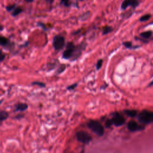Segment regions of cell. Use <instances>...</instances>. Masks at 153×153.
<instances>
[{"label": "cell", "instance_id": "9c48e42d", "mask_svg": "<svg viewBox=\"0 0 153 153\" xmlns=\"http://www.w3.org/2000/svg\"><path fill=\"white\" fill-rule=\"evenodd\" d=\"M28 108V106L25 103H18L15 105L16 111L23 112L26 111Z\"/></svg>", "mask_w": 153, "mask_h": 153}, {"label": "cell", "instance_id": "603a6c76", "mask_svg": "<svg viewBox=\"0 0 153 153\" xmlns=\"http://www.w3.org/2000/svg\"><path fill=\"white\" fill-rule=\"evenodd\" d=\"M37 25L39 26L40 27H41L43 30H44V31H47L48 30V29L46 26V25L45 24H44L42 23H40V22H38L37 23Z\"/></svg>", "mask_w": 153, "mask_h": 153}, {"label": "cell", "instance_id": "2e32d148", "mask_svg": "<svg viewBox=\"0 0 153 153\" xmlns=\"http://www.w3.org/2000/svg\"><path fill=\"white\" fill-rule=\"evenodd\" d=\"M113 29L112 27L110 26H105L103 28V30H102V34L103 35H106L109 33H110L113 31Z\"/></svg>", "mask_w": 153, "mask_h": 153}, {"label": "cell", "instance_id": "30bf717a", "mask_svg": "<svg viewBox=\"0 0 153 153\" xmlns=\"http://www.w3.org/2000/svg\"><path fill=\"white\" fill-rule=\"evenodd\" d=\"M152 31H147L141 32L140 35L145 40H148L152 37Z\"/></svg>", "mask_w": 153, "mask_h": 153}, {"label": "cell", "instance_id": "3957f363", "mask_svg": "<svg viewBox=\"0 0 153 153\" xmlns=\"http://www.w3.org/2000/svg\"><path fill=\"white\" fill-rule=\"evenodd\" d=\"M137 120L140 123L148 125L153 121V113L148 110H144L140 113L137 116Z\"/></svg>", "mask_w": 153, "mask_h": 153}, {"label": "cell", "instance_id": "5b68a950", "mask_svg": "<svg viewBox=\"0 0 153 153\" xmlns=\"http://www.w3.org/2000/svg\"><path fill=\"white\" fill-rule=\"evenodd\" d=\"M75 136L78 141L84 144H87L90 142L92 138L90 135L84 131H79L75 134Z\"/></svg>", "mask_w": 153, "mask_h": 153}, {"label": "cell", "instance_id": "8fae6325", "mask_svg": "<svg viewBox=\"0 0 153 153\" xmlns=\"http://www.w3.org/2000/svg\"><path fill=\"white\" fill-rule=\"evenodd\" d=\"M10 40L3 36H0V46H7L9 44Z\"/></svg>", "mask_w": 153, "mask_h": 153}, {"label": "cell", "instance_id": "ac0fdd59", "mask_svg": "<svg viewBox=\"0 0 153 153\" xmlns=\"http://www.w3.org/2000/svg\"><path fill=\"white\" fill-rule=\"evenodd\" d=\"M151 18V15L150 14H145V15H144L142 16H141L140 19V22H145V21H147L148 20H150Z\"/></svg>", "mask_w": 153, "mask_h": 153}, {"label": "cell", "instance_id": "d6986e66", "mask_svg": "<svg viewBox=\"0 0 153 153\" xmlns=\"http://www.w3.org/2000/svg\"><path fill=\"white\" fill-rule=\"evenodd\" d=\"M60 4L62 5H63L64 7H68L71 5V3L70 0H61Z\"/></svg>", "mask_w": 153, "mask_h": 153}, {"label": "cell", "instance_id": "7a4b0ae2", "mask_svg": "<svg viewBox=\"0 0 153 153\" xmlns=\"http://www.w3.org/2000/svg\"><path fill=\"white\" fill-rule=\"evenodd\" d=\"M87 126L91 130L99 136L104 135V128L99 121L93 120H90L87 123Z\"/></svg>", "mask_w": 153, "mask_h": 153}, {"label": "cell", "instance_id": "ffe728a7", "mask_svg": "<svg viewBox=\"0 0 153 153\" xmlns=\"http://www.w3.org/2000/svg\"><path fill=\"white\" fill-rule=\"evenodd\" d=\"M16 7V4H13V5H9L6 7V10L8 11H12Z\"/></svg>", "mask_w": 153, "mask_h": 153}, {"label": "cell", "instance_id": "484cf974", "mask_svg": "<svg viewBox=\"0 0 153 153\" xmlns=\"http://www.w3.org/2000/svg\"><path fill=\"white\" fill-rule=\"evenodd\" d=\"M77 84H74L71 85L70 86H69V87H68L67 89H68V90H73V89H75V87L77 86Z\"/></svg>", "mask_w": 153, "mask_h": 153}, {"label": "cell", "instance_id": "7c38bea8", "mask_svg": "<svg viewBox=\"0 0 153 153\" xmlns=\"http://www.w3.org/2000/svg\"><path fill=\"white\" fill-rule=\"evenodd\" d=\"M23 11V9L20 7H16L15 9H14L12 12H11V15L14 17L18 16L19 14H20Z\"/></svg>", "mask_w": 153, "mask_h": 153}, {"label": "cell", "instance_id": "83f0119b", "mask_svg": "<svg viewBox=\"0 0 153 153\" xmlns=\"http://www.w3.org/2000/svg\"><path fill=\"white\" fill-rule=\"evenodd\" d=\"M45 1H46L50 3H52L53 2V0H45Z\"/></svg>", "mask_w": 153, "mask_h": 153}, {"label": "cell", "instance_id": "52a82bcc", "mask_svg": "<svg viewBox=\"0 0 153 153\" xmlns=\"http://www.w3.org/2000/svg\"><path fill=\"white\" fill-rule=\"evenodd\" d=\"M140 4L138 0H124L121 3L120 8L122 10H125L129 7H132L133 9L136 8Z\"/></svg>", "mask_w": 153, "mask_h": 153}, {"label": "cell", "instance_id": "d4e9b609", "mask_svg": "<svg viewBox=\"0 0 153 153\" xmlns=\"http://www.w3.org/2000/svg\"><path fill=\"white\" fill-rule=\"evenodd\" d=\"M112 125H113V123H112V122H111V119H109V120H106V123H105V126H106L107 128L110 127Z\"/></svg>", "mask_w": 153, "mask_h": 153}, {"label": "cell", "instance_id": "7402d4cb", "mask_svg": "<svg viewBox=\"0 0 153 153\" xmlns=\"http://www.w3.org/2000/svg\"><path fill=\"white\" fill-rule=\"evenodd\" d=\"M32 85H36V86H38L40 87H44L46 86V84L43 83L41 82H35L32 83Z\"/></svg>", "mask_w": 153, "mask_h": 153}, {"label": "cell", "instance_id": "1f68e13d", "mask_svg": "<svg viewBox=\"0 0 153 153\" xmlns=\"http://www.w3.org/2000/svg\"><path fill=\"white\" fill-rule=\"evenodd\" d=\"M80 1H83V0H80Z\"/></svg>", "mask_w": 153, "mask_h": 153}, {"label": "cell", "instance_id": "4dcf8cb0", "mask_svg": "<svg viewBox=\"0 0 153 153\" xmlns=\"http://www.w3.org/2000/svg\"><path fill=\"white\" fill-rule=\"evenodd\" d=\"M3 102V100H0V105H1V102Z\"/></svg>", "mask_w": 153, "mask_h": 153}, {"label": "cell", "instance_id": "5bb4252c", "mask_svg": "<svg viewBox=\"0 0 153 153\" xmlns=\"http://www.w3.org/2000/svg\"><path fill=\"white\" fill-rule=\"evenodd\" d=\"M90 11H89L82 14V15L79 17V19L82 21H85L88 19L90 18Z\"/></svg>", "mask_w": 153, "mask_h": 153}, {"label": "cell", "instance_id": "cb8c5ba5", "mask_svg": "<svg viewBox=\"0 0 153 153\" xmlns=\"http://www.w3.org/2000/svg\"><path fill=\"white\" fill-rule=\"evenodd\" d=\"M5 58V55L2 52V51H0V62H3Z\"/></svg>", "mask_w": 153, "mask_h": 153}, {"label": "cell", "instance_id": "ba28073f", "mask_svg": "<svg viewBox=\"0 0 153 153\" xmlns=\"http://www.w3.org/2000/svg\"><path fill=\"white\" fill-rule=\"evenodd\" d=\"M127 128L130 132H136V131H141L144 129L142 126L140 125L139 124L135 121H130L127 124Z\"/></svg>", "mask_w": 153, "mask_h": 153}, {"label": "cell", "instance_id": "44dd1931", "mask_svg": "<svg viewBox=\"0 0 153 153\" xmlns=\"http://www.w3.org/2000/svg\"><path fill=\"white\" fill-rule=\"evenodd\" d=\"M102 64H103V60L99 59L96 65V67L97 70H99L102 67Z\"/></svg>", "mask_w": 153, "mask_h": 153}, {"label": "cell", "instance_id": "4316f807", "mask_svg": "<svg viewBox=\"0 0 153 153\" xmlns=\"http://www.w3.org/2000/svg\"><path fill=\"white\" fill-rule=\"evenodd\" d=\"M25 1L27 3H32L34 1V0H25Z\"/></svg>", "mask_w": 153, "mask_h": 153}, {"label": "cell", "instance_id": "277c9868", "mask_svg": "<svg viewBox=\"0 0 153 153\" xmlns=\"http://www.w3.org/2000/svg\"><path fill=\"white\" fill-rule=\"evenodd\" d=\"M65 46V39L61 35H57L53 38V46L55 50L60 51Z\"/></svg>", "mask_w": 153, "mask_h": 153}, {"label": "cell", "instance_id": "4fadbf2b", "mask_svg": "<svg viewBox=\"0 0 153 153\" xmlns=\"http://www.w3.org/2000/svg\"><path fill=\"white\" fill-rule=\"evenodd\" d=\"M9 113L5 111H0V121H3L9 118Z\"/></svg>", "mask_w": 153, "mask_h": 153}, {"label": "cell", "instance_id": "6da1fadb", "mask_svg": "<svg viewBox=\"0 0 153 153\" xmlns=\"http://www.w3.org/2000/svg\"><path fill=\"white\" fill-rule=\"evenodd\" d=\"M86 44L82 42L79 45L75 46L72 42H69L66 46V49L62 54V58L64 59H71L75 61L82 55L83 50L86 48Z\"/></svg>", "mask_w": 153, "mask_h": 153}, {"label": "cell", "instance_id": "f1b7e54d", "mask_svg": "<svg viewBox=\"0 0 153 153\" xmlns=\"http://www.w3.org/2000/svg\"><path fill=\"white\" fill-rule=\"evenodd\" d=\"M3 30H4V27L3 26H1V25H0V31H3Z\"/></svg>", "mask_w": 153, "mask_h": 153}, {"label": "cell", "instance_id": "8992f818", "mask_svg": "<svg viewBox=\"0 0 153 153\" xmlns=\"http://www.w3.org/2000/svg\"><path fill=\"white\" fill-rule=\"evenodd\" d=\"M111 120L113 125H115L117 127L121 126L125 123V119L124 118V117L118 113H115L114 114L113 119H111Z\"/></svg>", "mask_w": 153, "mask_h": 153}, {"label": "cell", "instance_id": "f546056e", "mask_svg": "<svg viewBox=\"0 0 153 153\" xmlns=\"http://www.w3.org/2000/svg\"><path fill=\"white\" fill-rule=\"evenodd\" d=\"M80 153H84V150H83L81 151V152H80Z\"/></svg>", "mask_w": 153, "mask_h": 153}, {"label": "cell", "instance_id": "9a60e30c", "mask_svg": "<svg viewBox=\"0 0 153 153\" xmlns=\"http://www.w3.org/2000/svg\"><path fill=\"white\" fill-rule=\"evenodd\" d=\"M125 113L129 117H135L137 115V111L136 110H125Z\"/></svg>", "mask_w": 153, "mask_h": 153}, {"label": "cell", "instance_id": "e0dca14e", "mask_svg": "<svg viewBox=\"0 0 153 153\" xmlns=\"http://www.w3.org/2000/svg\"><path fill=\"white\" fill-rule=\"evenodd\" d=\"M123 44L125 46L127 49H137L139 48L140 46H133L132 43L130 41H125L123 42Z\"/></svg>", "mask_w": 153, "mask_h": 153}]
</instances>
